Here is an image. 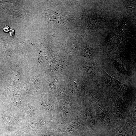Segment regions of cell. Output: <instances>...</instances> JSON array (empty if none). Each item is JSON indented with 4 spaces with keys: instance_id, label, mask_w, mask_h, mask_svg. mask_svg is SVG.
I'll return each instance as SVG.
<instances>
[{
    "instance_id": "obj_5",
    "label": "cell",
    "mask_w": 136,
    "mask_h": 136,
    "mask_svg": "<svg viewBox=\"0 0 136 136\" xmlns=\"http://www.w3.org/2000/svg\"><path fill=\"white\" fill-rule=\"evenodd\" d=\"M75 136H87L86 132L83 130H80L78 131Z\"/></svg>"
},
{
    "instance_id": "obj_3",
    "label": "cell",
    "mask_w": 136,
    "mask_h": 136,
    "mask_svg": "<svg viewBox=\"0 0 136 136\" xmlns=\"http://www.w3.org/2000/svg\"><path fill=\"white\" fill-rule=\"evenodd\" d=\"M60 108L62 111L63 117L66 116L68 115L69 112V105L67 102L62 101L60 102Z\"/></svg>"
},
{
    "instance_id": "obj_2",
    "label": "cell",
    "mask_w": 136,
    "mask_h": 136,
    "mask_svg": "<svg viewBox=\"0 0 136 136\" xmlns=\"http://www.w3.org/2000/svg\"><path fill=\"white\" fill-rule=\"evenodd\" d=\"M46 14L48 19L52 22L60 24L66 22V17L58 11L50 10L47 11Z\"/></svg>"
},
{
    "instance_id": "obj_6",
    "label": "cell",
    "mask_w": 136,
    "mask_h": 136,
    "mask_svg": "<svg viewBox=\"0 0 136 136\" xmlns=\"http://www.w3.org/2000/svg\"><path fill=\"white\" fill-rule=\"evenodd\" d=\"M4 30L6 32H8L9 30V28L7 26H6L3 28Z\"/></svg>"
},
{
    "instance_id": "obj_1",
    "label": "cell",
    "mask_w": 136,
    "mask_h": 136,
    "mask_svg": "<svg viewBox=\"0 0 136 136\" xmlns=\"http://www.w3.org/2000/svg\"><path fill=\"white\" fill-rule=\"evenodd\" d=\"M136 134L135 129L130 125H121L109 132L108 135L111 136H134Z\"/></svg>"
},
{
    "instance_id": "obj_7",
    "label": "cell",
    "mask_w": 136,
    "mask_h": 136,
    "mask_svg": "<svg viewBox=\"0 0 136 136\" xmlns=\"http://www.w3.org/2000/svg\"><path fill=\"white\" fill-rule=\"evenodd\" d=\"M95 136H98V135H95ZM111 136L108 135H107V136Z\"/></svg>"
},
{
    "instance_id": "obj_8",
    "label": "cell",
    "mask_w": 136,
    "mask_h": 136,
    "mask_svg": "<svg viewBox=\"0 0 136 136\" xmlns=\"http://www.w3.org/2000/svg\"><path fill=\"white\" fill-rule=\"evenodd\" d=\"M134 136H136V134Z\"/></svg>"
},
{
    "instance_id": "obj_4",
    "label": "cell",
    "mask_w": 136,
    "mask_h": 136,
    "mask_svg": "<svg viewBox=\"0 0 136 136\" xmlns=\"http://www.w3.org/2000/svg\"><path fill=\"white\" fill-rule=\"evenodd\" d=\"M78 127V124L76 123L73 122L66 125L65 128L68 131H74Z\"/></svg>"
}]
</instances>
